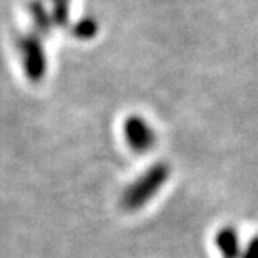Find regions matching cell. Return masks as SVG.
<instances>
[{
  "instance_id": "4",
  "label": "cell",
  "mask_w": 258,
  "mask_h": 258,
  "mask_svg": "<svg viewBox=\"0 0 258 258\" xmlns=\"http://www.w3.org/2000/svg\"><path fill=\"white\" fill-rule=\"evenodd\" d=\"M241 255L243 258H258V236H253L250 239L244 250L241 252Z\"/></svg>"
},
{
  "instance_id": "2",
  "label": "cell",
  "mask_w": 258,
  "mask_h": 258,
  "mask_svg": "<svg viewBox=\"0 0 258 258\" xmlns=\"http://www.w3.org/2000/svg\"><path fill=\"white\" fill-rule=\"evenodd\" d=\"M124 137L129 145L137 153H146L154 146L156 136L148 123L140 117H131L124 124Z\"/></svg>"
},
{
  "instance_id": "3",
  "label": "cell",
  "mask_w": 258,
  "mask_h": 258,
  "mask_svg": "<svg viewBox=\"0 0 258 258\" xmlns=\"http://www.w3.org/2000/svg\"><path fill=\"white\" fill-rule=\"evenodd\" d=\"M215 244L223 258H239L241 256L239 236L233 227L219 229L215 235Z\"/></svg>"
},
{
  "instance_id": "1",
  "label": "cell",
  "mask_w": 258,
  "mask_h": 258,
  "mask_svg": "<svg viewBox=\"0 0 258 258\" xmlns=\"http://www.w3.org/2000/svg\"><path fill=\"white\" fill-rule=\"evenodd\" d=\"M168 176H170V168L167 165L163 163L153 165L151 168L146 170L124 190L121 196L123 209H126L127 212L140 210L160 191Z\"/></svg>"
}]
</instances>
